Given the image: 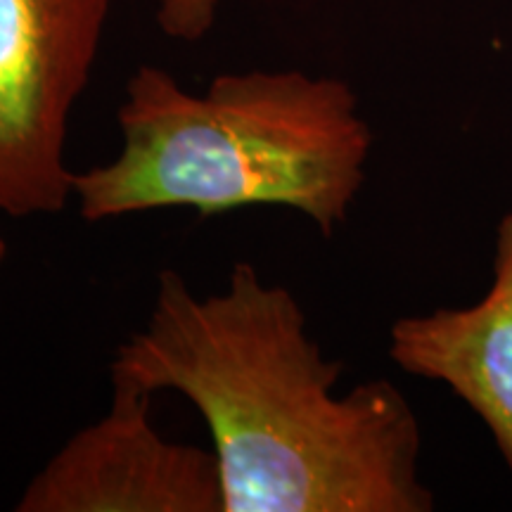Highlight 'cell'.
<instances>
[{"mask_svg": "<svg viewBox=\"0 0 512 512\" xmlns=\"http://www.w3.org/2000/svg\"><path fill=\"white\" fill-rule=\"evenodd\" d=\"M110 377L176 392L207 422L223 512H430L420 422L387 380L339 394L299 299L247 261L221 292L157 273L145 328L119 344Z\"/></svg>", "mask_w": 512, "mask_h": 512, "instance_id": "1", "label": "cell"}, {"mask_svg": "<svg viewBox=\"0 0 512 512\" xmlns=\"http://www.w3.org/2000/svg\"><path fill=\"white\" fill-rule=\"evenodd\" d=\"M117 124V157L74 174L88 223L155 209L211 219L285 207L330 238L349 219L373 150L349 83L294 69L223 74L197 95L143 64L126 83Z\"/></svg>", "mask_w": 512, "mask_h": 512, "instance_id": "2", "label": "cell"}, {"mask_svg": "<svg viewBox=\"0 0 512 512\" xmlns=\"http://www.w3.org/2000/svg\"><path fill=\"white\" fill-rule=\"evenodd\" d=\"M112 0H0V214L74 200L69 121L91 81Z\"/></svg>", "mask_w": 512, "mask_h": 512, "instance_id": "3", "label": "cell"}, {"mask_svg": "<svg viewBox=\"0 0 512 512\" xmlns=\"http://www.w3.org/2000/svg\"><path fill=\"white\" fill-rule=\"evenodd\" d=\"M155 394L112 377L100 420L67 439L15 505L17 512H223L214 451L166 439Z\"/></svg>", "mask_w": 512, "mask_h": 512, "instance_id": "4", "label": "cell"}, {"mask_svg": "<svg viewBox=\"0 0 512 512\" xmlns=\"http://www.w3.org/2000/svg\"><path fill=\"white\" fill-rule=\"evenodd\" d=\"M389 358L403 373L446 384L479 415L512 470V211L496 230L489 292L467 309L399 318Z\"/></svg>", "mask_w": 512, "mask_h": 512, "instance_id": "5", "label": "cell"}, {"mask_svg": "<svg viewBox=\"0 0 512 512\" xmlns=\"http://www.w3.org/2000/svg\"><path fill=\"white\" fill-rule=\"evenodd\" d=\"M219 0H155L159 29L178 41L195 43L214 27Z\"/></svg>", "mask_w": 512, "mask_h": 512, "instance_id": "6", "label": "cell"}, {"mask_svg": "<svg viewBox=\"0 0 512 512\" xmlns=\"http://www.w3.org/2000/svg\"><path fill=\"white\" fill-rule=\"evenodd\" d=\"M5 256H8V242H5L3 235H0V261H3Z\"/></svg>", "mask_w": 512, "mask_h": 512, "instance_id": "7", "label": "cell"}]
</instances>
